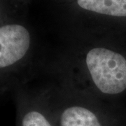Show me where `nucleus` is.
Wrapping results in <instances>:
<instances>
[{
	"label": "nucleus",
	"mask_w": 126,
	"mask_h": 126,
	"mask_svg": "<svg viewBox=\"0 0 126 126\" xmlns=\"http://www.w3.org/2000/svg\"><path fill=\"white\" fill-rule=\"evenodd\" d=\"M19 126H53L42 113L34 109L22 110L19 118Z\"/></svg>",
	"instance_id": "nucleus-5"
},
{
	"label": "nucleus",
	"mask_w": 126,
	"mask_h": 126,
	"mask_svg": "<svg viewBox=\"0 0 126 126\" xmlns=\"http://www.w3.org/2000/svg\"><path fill=\"white\" fill-rule=\"evenodd\" d=\"M31 35L19 24L0 26V83L8 72L15 70L26 59L31 48Z\"/></svg>",
	"instance_id": "nucleus-2"
},
{
	"label": "nucleus",
	"mask_w": 126,
	"mask_h": 126,
	"mask_svg": "<svg viewBox=\"0 0 126 126\" xmlns=\"http://www.w3.org/2000/svg\"><path fill=\"white\" fill-rule=\"evenodd\" d=\"M82 9L115 17H126V0H77Z\"/></svg>",
	"instance_id": "nucleus-4"
},
{
	"label": "nucleus",
	"mask_w": 126,
	"mask_h": 126,
	"mask_svg": "<svg viewBox=\"0 0 126 126\" xmlns=\"http://www.w3.org/2000/svg\"><path fill=\"white\" fill-rule=\"evenodd\" d=\"M60 126H102L97 115L88 109L73 106L61 113Z\"/></svg>",
	"instance_id": "nucleus-3"
},
{
	"label": "nucleus",
	"mask_w": 126,
	"mask_h": 126,
	"mask_svg": "<svg viewBox=\"0 0 126 126\" xmlns=\"http://www.w3.org/2000/svg\"><path fill=\"white\" fill-rule=\"evenodd\" d=\"M92 80L104 94H118L126 90V59L112 50L97 47L86 55Z\"/></svg>",
	"instance_id": "nucleus-1"
}]
</instances>
